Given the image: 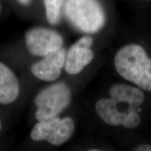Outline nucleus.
Wrapping results in <instances>:
<instances>
[{"label": "nucleus", "instance_id": "f257e3e1", "mask_svg": "<svg viewBox=\"0 0 151 151\" xmlns=\"http://www.w3.org/2000/svg\"><path fill=\"white\" fill-rule=\"evenodd\" d=\"M115 67L124 79L146 91H151V59L140 46L122 47L115 57Z\"/></svg>", "mask_w": 151, "mask_h": 151}, {"label": "nucleus", "instance_id": "f03ea898", "mask_svg": "<svg viewBox=\"0 0 151 151\" xmlns=\"http://www.w3.org/2000/svg\"><path fill=\"white\" fill-rule=\"evenodd\" d=\"M65 13L73 27L85 33L97 32L106 22L104 11L98 0H67Z\"/></svg>", "mask_w": 151, "mask_h": 151}, {"label": "nucleus", "instance_id": "7ed1b4c3", "mask_svg": "<svg viewBox=\"0 0 151 151\" xmlns=\"http://www.w3.org/2000/svg\"><path fill=\"white\" fill-rule=\"evenodd\" d=\"M71 91L65 83L60 82L45 88L36 96L35 113L38 121L58 116L69 104Z\"/></svg>", "mask_w": 151, "mask_h": 151}, {"label": "nucleus", "instance_id": "20e7f679", "mask_svg": "<svg viewBox=\"0 0 151 151\" xmlns=\"http://www.w3.org/2000/svg\"><path fill=\"white\" fill-rule=\"evenodd\" d=\"M95 109L101 120L110 125L132 129L140 123L137 108L125 101L104 98L96 103Z\"/></svg>", "mask_w": 151, "mask_h": 151}, {"label": "nucleus", "instance_id": "39448f33", "mask_svg": "<svg viewBox=\"0 0 151 151\" xmlns=\"http://www.w3.org/2000/svg\"><path fill=\"white\" fill-rule=\"evenodd\" d=\"M75 124L73 119L58 117L39 121L32 129L30 136L36 141H46L54 146H60L73 135Z\"/></svg>", "mask_w": 151, "mask_h": 151}, {"label": "nucleus", "instance_id": "423d86ee", "mask_svg": "<svg viewBox=\"0 0 151 151\" xmlns=\"http://www.w3.org/2000/svg\"><path fill=\"white\" fill-rule=\"evenodd\" d=\"M25 43L30 54L34 56L44 57L62 48L63 39L55 30L35 27L26 34Z\"/></svg>", "mask_w": 151, "mask_h": 151}, {"label": "nucleus", "instance_id": "0eeeda50", "mask_svg": "<svg viewBox=\"0 0 151 151\" xmlns=\"http://www.w3.org/2000/svg\"><path fill=\"white\" fill-rule=\"evenodd\" d=\"M92 44V38L86 36L71 47L66 54L65 67L68 73L77 74L91 62L94 57L93 52L90 48Z\"/></svg>", "mask_w": 151, "mask_h": 151}, {"label": "nucleus", "instance_id": "6e6552de", "mask_svg": "<svg viewBox=\"0 0 151 151\" xmlns=\"http://www.w3.org/2000/svg\"><path fill=\"white\" fill-rule=\"evenodd\" d=\"M66 50L61 48L44 56L43 59L34 63L31 71L36 78L45 81H53L59 78L65 65Z\"/></svg>", "mask_w": 151, "mask_h": 151}, {"label": "nucleus", "instance_id": "1a4fd4ad", "mask_svg": "<svg viewBox=\"0 0 151 151\" xmlns=\"http://www.w3.org/2000/svg\"><path fill=\"white\" fill-rule=\"evenodd\" d=\"M20 93V83L16 76L0 62V104H9L16 101Z\"/></svg>", "mask_w": 151, "mask_h": 151}, {"label": "nucleus", "instance_id": "9d476101", "mask_svg": "<svg viewBox=\"0 0 151 151\" xmlns=\"http://www.w3.org/2000/svg\"><path fill=\"white\" fill-rule=\"evenodd\" d=\"M111 98L125 101L133 106L139 107L144 101V94L141 90L126 84L113 85L110 88Z\"/></svg>", "mask_w": 151, "mask_h": 151}, {"label": "nucleus", "instance_id": "9b49d317", "mask_svg": "<svg viewBox=\"0 0 151 151\" xmlns=\"http://www.w3.org/2000/svg\"><path fill=\"white\" fill-rule=\"evenodd\" d=\"M65 0H44L46 17L49 23L55 25L60 21L62 8Z\"/></svg>", "mask_w": 151, "mask_h": 151}, {"label": "nucleus", "instance_id": "f8f14e48", "mask_svg": "<svg viewBox=\"0 0 151 151\" xmlns=\"http://www.w3.org/2000/svg\"><path fill=\"white\" fill-rule=\"evenodd\" d=\"M134 150H139V151H151V146L148 144H143L141 145V146L137 147L134 149Z\"/></svg>", "mask_w": 151, "mask_h": 151}, {"label": "nucleus", "instance_id": "ddd939ff", "mask_svg": "<svg viewBox=\"0 0 151 151\" xmlns=\"http://www.w3.org/2000/svg\"><path fill=\"white\" fill-rule=\"evenodd\" d=\"M18 1L20 4H22L27 5V4H29L30 3L31 0H18Z\"/></svg>", "mask_w": 151, "mask_h": 151}, {"label": "nucleus", "instance_id": "4468645a", "mask_svg": "<svg viewBox=\"0 0 151 151\" xmlns=\"http://www.w3.org/2000/svg\"><path fill=\"white\" fill-rule=\"evenodd\" d=\"M1 121H0V131H1Z\"/></svg>", "mask_w": 151, "mask_h": 151}, {"label": "nucleus", "instance_id": "2eb2a0df", "mask_svg": "<svg viewBox=\"0 0 151 151\" xmlns=\"http://www.w3.org/2000/svg\"><path fill=\"white\" fill-rule=\"evenodd\" d=\"M0 8H1V7H0Z\"/></svg>", "mask_w": 151, "mask_h": 151}]
</instances>
